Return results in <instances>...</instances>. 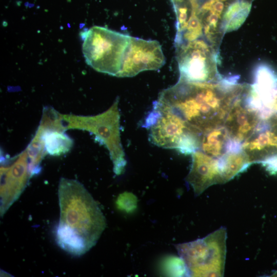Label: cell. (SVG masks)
<instances>
[{"mask_svg": "<svg viewBox=\"0 0 277 277\" xmlns=\"http://www.w3.org/2000/svg\"><path fill=\"white\" fill-rule=\"evenodd\" d=\"M237 79L232 76L197 83L179 78L175 85L163 90L156 101L202 132L224 125L233 103L245 86L238 83Z\"/></svg>", "mask_w": 277, "mask_h": 277, "instance_id": "cell-1", "label": "cell"}, {"mask_svg": "<svg viewBox=\"0 0 277 277\" xmlns=\"http://www.w3.org/2000/svg\"><path fill=\"white\" fill-rule=\"evenodd\" d=\"M58 196L60 219L55 227L57 244L70 254L80 256L97 243L106 226L97 203L76 180L62 177Z\"/></svg>", "mask_w": 277, "mask_h": 277, "instance_id": "cell-2", "label": "cell"}, {"mask_svg": "<svg viewBox=\"0 0 277 277\" xmlns=\"http://www.w3.org/2000/svg\"><path fill=\"white\" fill-rule=\"evenodd\" d=\"M142 126L148 130L150 141L160 147L176 149L186 155L200 149L202 132L156 101Z\"/></svg>", "mask_w": 277, "mask_h": 277, "instance_id": "cell-3", "label": "cell"}, {"mask_svg": "<svg viewBox=\"0 0 277 277\" xmlns=\"http://www.w3.org/2000/svg\"><path fill=\"white\" fill-rule=\"evenodd\" d=\"M131 37L104 27L90 28L82 45L86 63L98 72L118 77Z\"/></svg>", "mask_w": 277, "mask_h": 277, "instance_id": "cell-4", "label": "cell"}, {"mask_svg": "<svg viewBox=\"0 0 277 277\" xmlns=\"http://www.w3.org/2000/svg\"><path fill=\"white\" fill-rule=\"evenodd\" d=\"M119 97L104 112L93 116L61 114L65 130L78 129L93 134L109 152L113 163L114 171L121 174L126 164L125 154L120 135Z\"/></svg>", "mask_w": 277, "mask_h": 277, "instance_id": "cell-5", "label": "cell"}, {"mask_svg": "<svg viewBox=\"0 0 277 277\" xmlns=\"http://www.w3.org/2000/svg\"><path fill=\"white\" fill-rule=\"evenodd\" d=\"M226 230L222 227L205 238L176 245L188 274L193 276H222L224 274Z\"/></svg>", "mask_w": 277, "mask_h": 277, "instance_id": "cell-6", "label": "cell"}, {"mask_svg": "<svg viewBox=\"0 0 277 277\" xmlns=\"http://www.w3.org/2000/svg\"><path fill=\"white\" fill-rule=\"evenodd\" d=\"M175 46L179 78L209 83L222 78L217 69V50L210 43L199 38Z\"/></svg>", "mask_w": 277, "mask_h": 277, "instance_id": "cell-7", "label": "cell"}, {"mask_svg": "<svg viewBox=\"0 0 277 277\" xmlns=\"http://www.w3.org/2000/svg\"><path fill=\"white\" fill-rule=\"evenodd\" d=\"M266 117L254 98L251 85L246 84L233 103L224 126L233 141L242 144Z\"/></svg>", "mask_w": 277, "mask_h": 277, "instance_id": "cell-8", "label": "cell"}, {"mask_svg": "<svg viewBox=\"0 0 277 277\" xmlns=\"http://www.w3.org/2000/svg\"><path fill=\"white\" fill-rule=\"evenodd\" d=\"M165 63L162 46L155 40L131 37L118 77H132L147 70H156Z\"/></svg>", "mask_w": 277, "mask_h": 277, "instance_id": "cell-9", "label": "cell"}, {"mask_svg": "<svg viewBox=\"0 0 277 277\" xmlns=\"http://www.w3.org/2000/svg\"><path fill=\"white\" fill-rule=\"evenodd\" d=\"M242 149L251 164L277 157V113L260 122L242 143Z\"/></svg>", "mask_w": 277, "mask_h": 277, "instance_id": "cell-10", "label": "cell"}, {"mask_svg": "<svg viewBox=\"0 0 277 277\" xmlns=\"http://www.w3.org/2000/svg\"><path fill=\"white\" fill-rule=\"evenodd\" d=\"M26 150L10 166L1 167V215L23 193L32 176Z\"/></svg>", "mask_w": 277, "mask_h": 277, "instance_id": "cell-11", "label": "cell"}, {"mask_svg": "<svg viewBox=\"0 0 277 277\" xmlns=\"http://www.w3.org/2000/svg\"><path fill=\"white\" fill-rule=\"evenodd\" d=\"M192 164L186 180L196 195L201 194L210 186L223 184L219 166V160L200 150L191 154Z\"/></svg>", "mask_w": 277, "mask_h": 277, "instance_id": "cell-12", "label": "cell"}, {"mask_svg": "<svg viewBox=\"0 0 277 277\" xmlns=\"http://www.w3.org/2000/svg\"><path fill=\"white\" fill-rule=\"evenodd\" d=\"M235 0H205L199 6L197 15L203 34L208 42L217 49L225 33L224 15L229 6Z\"/></svg>", "mask_w": 277, "mask_h": 277, "instance_id": "cell-13", "label": "cell"}, {"mask_svg": "<svg viewBox=\"0 0 277 277\" xmlns=\"http://www.w3.org/2000/svg\"><path fill=\"white\" fill-rule=\"evenodd\" d=\"M241 145L242 144L231 138L223 125L202 132L199 150L210 156L219 159L228 151Z\"/></svg>", "mask_w": 277, "mask_h": 277, "instance_id": "cell-14", "label": "cell"}, {"mask_svg": "<svg viewBox=\"0 0 277 277\" xmlns=\"http://www.w3.org/2000/svg\"><path fill=\"white\" fill-rule=\"evenodd\" d=\"M218 160L224 183L245 171L251 164L242 147L228 151Z\"/></svg>", "mask_w": 277, "mask_h": 277, "instance_id": "cell-15", "label": "cell"}, {"mask_svg": "<svg viewBox=\"0 0 277 277\" xmlns=\"http://www.w3.org/2000/svg\"><path fill=\"white\" fill-rule=\"evenodd\" d=\"M261 164L271 174H277V157L269 159Z\"/></svg>", "mask_w": 277, "mask_h": 277, "instance_id": "cell-16", "label": "cell"}, {"mask_svg": "<svg viewBox=\"0 0 277 277\" xmlns=\"http://www.w3.org/2000/svg\"><path fill=\"white\" fill-rule=\"evenodd\" d=\"M271 110L273 113H277V82L275 93L271 105Z\"/></svg>", "mask_w": 277, "mask_h": 277, "instance_id": "cell-17", "label": "cell"}, {"mask_svg": "<svg viewBox=\"0 0 277 277\" xmlns=\"http://www.w3.org/2000/svg\"><path fill=\"white\" fill-rule=\"evenodd\" d=\"M189 1H190L192 2L196 3L197 4H198L199 5L200 3V1H201V0H189Z\"/></svg>", "mask_w": 277, "mask_h": 277, "instance_id": "cell-18", "label": "cell"}, {"mask_svg": "<svg viewBox=\"0 0 277 277\" xmlns=\"http://www.w3.org/2000/svg\"><path fill=\"white\" fill-rule=\"evenodd\" d=\"M275 274L276 275V274H277V272H276Z\"/></svg>", "mask_w": 277, "mask_h": 277, "instance_id": "cell-19", "label": "cell"}, {"mask_svg": "<svg viewBox=\"0 0 277 277\" xmlns=\"http://www.w3.org/2000/svg\"><path fill=\"white\" fill-rule=\"evenodd\" d=\"M251 1H252V0H251Z\"/></svg>", "mask_w": 277, "mask_h": 277, "instance_id": "cell-20", "label": "cell"}]
</instances>
